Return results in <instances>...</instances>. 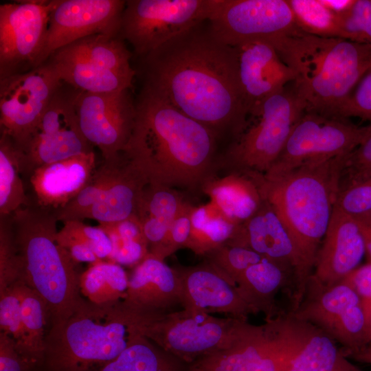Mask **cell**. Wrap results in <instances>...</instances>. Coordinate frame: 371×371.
I'll return each mask as SVG.
<instances>
[{
    "mask_svg": "<svg viewBox=\"0 0 371 371\" xmlns=\"http://www.w3.org/2000/svg\"><path fill=\"white\" fill-rule=\"evenodd\" d=\"M62 84L49 60L0 80V134L20 148Z\"/></svg>",
    "mask_w": 371,
    "mask_h": 371,
    "instance_id": "5bb4252c",
    "label": "cell"
},
{
    "mask_svg": "<svg viewBox=\"0 0 371 371\" xmlns=\"http://www.w3.org/2000/svg\"><path fill=\"white\" fill-rule=\"evenodd\" d=\"M21 272L10 216L0 217V291L20 280Z\"/></svg>",
    "mask_w": 371,
    "mask_h": 371,
    "instance_id": "60d3db41",
    "label": "cell"
},
{
    "mask_svg": "<svg viewBox=\"0 0 371 371\" xmlns=\"http://www.w3.org/2000/svg\"><path fill=\"white\" fill-rule=\"evenodd\" d=\"M204 257L234 284L248 267L265 259L250 249L228 244L217 247Z\"/></svg>",
    "mask_w": 371,
    "mask_h": 371,
    "instance_id": "f35d334b",
    "label": "cell"
},
{
    "mask_svg": "<svg viewBox=\"0 0 371 371\" xmlns=\"http://www.w3.org/2000/svg\"><path fill=\"white\" fill-rule=\"evenodd\" d=\"M126 1L52 0L37 67L58 49L94 34L120 36Z\"/></svg>",
    "mask_w": 371,
    "mask_h": 371,
    "instance_id": "e0dca14e",
    "label": "cell"
},
{
    "mask_svg": "<svg viewBox=\"0 0 371 371\" xmlns=\"http://www.w3.org/2000/svg\"><path fill=\"white\" fill-rule=\"evenodd\" d=\"M339 117H357L371 122V67L363 76L348 100Z\"/></svg>",
    "mask_w": 371,
    "mask_h": 371,
    "instance_id": "bcb514c9",
    "label": "cell"
},
{
    "mask_svg": "<svg viewBox=\"0 0 371 371\" xmlns=\"http://www.w3.org/2000/svg\"><path fill=\"white\" fill-rule=\"evenodd\" d=\"M335 207L354 218L371 213V175L341 180Z\"/></svg>",
    "mask_w": 371,
    "mask_h": 371,
    "instance_id": "ab89813d",
    "label": "cell"
},
{
    "mask_svg": "<svg viewBox=\"0 0 371 371\" xmlns=\"http://www.w3.org/2000/svg\"><path fill=\"white\" fill-rule=\"evenodd\" d=\"M236 284L254 314L263 313L265 320L287 313L278 304L277 296L280 293L287 295L291 308L297 292L293 267L266 258L248 267Z\"/></svg>",
    "mask_w": 371,
    "mask_h": 371,
    "instance_id": "484cf974",
    "label": "cell"
},
{
    "mask_svg": "<svg viewBox=\"0 0 371 371\" xmlns=\"http://www.w3.org/2000/svg\"><path fill=\"white\" fill-rule=\"evenodd\" d=\"M189 365L141 336L100 371H188Z\"/></svg>",
    "mask_w": 371,
    "mask_h": 371,
    "instance_id": "d6a6232c",
    "label": "cell"
},
{
    "mask_svg": "<svg viewBox=\"0 0 371 371\" xmlns=\"http://www.w3.org/2000/svg\"><path fill=\"white\" fill-rule=\"evenodd\" d=\"M271 43L293 71L292 88L305 112L340 117V112L371 67V45L301 30Z\"/></svg>",
    "mask_w": 371,
    "mask_h": 371,
    "instance_id": "277c9868",
    "label": "cell"
},
{
    "mask_svg": "<svg viewBox=\"0 0 371 371\" xmlns=\"http://www.w3.org/2000/svg\"><path fill=\"white\" fill-rule=\"evenodd\" d=\"M193 206L190 202L175 218L161 242L149 254L164 260L181 248H186L191 229V214Z\"/></svg>",
    "mask_w": 371,
    "mask_h": 371,
    "instance_id": "f6af8a7d",
    "label": "cell"
},
{
    "mask_svg": "<svg viewBox=\"0 0 371 371\" xmlns=\"http://www.w3.org/2000/svg\"><path fill=\"white\" fill-rule=\"evenodd\" d=\"M348 358L357 361L371 364V344H369L358 350L344 353Z\"/></svg>",
    "mask_w": 371,
    "mask_h": 371,
    "instance_id": "f5cc1de1",
    "label": "cell"
},
{
    "mask_svg": "<svg viewBox=\"0 0 371 371\" xmlns=\"http://www.w3.org/2000/svg\"><path fill=\"white\" fill-rule=\"evenodd\" d=\"M61 49L101 68L129 75L136 74L130 63L131 54L120 36L94 34Z\"/></svg>",
    "mask_w": 371,
    "mask_h": 371,
    "instance_id": "e575fe53",
    "label": "cell"
},
{
    "mask_svg": "<svg viewBox=\"0 0 371 371\" xmlns=\"http://www.w3.org/2000/svg\"><path fill=\"white\" fill-rule=\"evenodd\" d=\"M131 89L92 93L75 89L74 105L82 134L103 161L116 159L131 138L137 117Z\"/></svg>",
    "mask_w": 371,
    "mask_h": 371,
    "instance_id": "9a60e30c",
    "label": "cell"
},
{
    "mask_svg": "<svg viewBox=\"0 0 371 371\" xmlns=\"http://www.w3.org/2000/svg\"><path fill=\"white\" fill-rule=\"evenodd\" d=\"M286 313L322 330L343 353L369 344L362 299L343 280L326 286L312 274L299 305Z\"/></svg>",
    "mask_w": 371,
    "mask_h": 371,
    "instance_id": "ba28073f",
    "label": "cell"
},
{
    "mask_svg": "<svg viewBox=\"0 0 371 371\" xmlns=\"http://www.w3.org/2000/svg\"><path fill=\"white\" fill-rule=\"evenodd\" d=\"M0 328L1 332L10 336L16 341L20 351L25 355V338L16 282L0 291Z\"/></svg>",
    "mask_w": 371,
    "mask_h": 371,
    "instance_id": "7bdbcfd3",
    "label": "cell"
},
{
    "mask_svg": "<svg viewBox=\"0 0 371 371\" xmlns=\"http://www.w3.org/2000/svg\"><path fill=\"white\" fill-rule=\"evenodd\" d=\"M214 0H130L120 36L143 58L177 35L208 21Z\"/></svg>",
    "mask_w": 371,
    "mask_h": 371,
    "instance_id": "9c48e42d",
    "label": "cell"
},
{
    "mask_svg": "<svg viewBox=\"0 0 371 371\" xmlns=\"http://www.w3.org/2000/svg\"><path fill=\"white\" fill-rule=\"evenodd\" d=\"M342 280L348 284L362 300H371V260L357 267Z\"/></svg>",
    "mask_w": 371,
    "mask_h": 371,
    "instance_id": "681fc988",
    "label": "cell"
},
{
    "mask_svg": "<svg viewBox=\"0 0 371 371\" xmlns=\"http://www.w3.org/2000/svg\"><path fill=\"white\" fill-rule=\"evenodd\" d=\"M366 252L357 220L334 207L312 274L324 284L332 286L358 267Z\"/></svg>",
    "mask_w": 371,
    "mask_h": 371,
    "instance_id": "cb8c5ba5",
    "label": "cell"
},
{
    "mask_svg": "<svg viewBox=\"0 0 371 371\" xmlns=\"http://www.w3.org/2000/svg\"><path fill=\"white\" fill-rule=\"evenodd\" d=\"M75 89L63 82L23 145V180L37 168L93 151L80 129L74 105Z\"/></svg>",
    "mask_w": 371,
    "mask_h": 371,
    "instance_id": "8fae6325",
    "label": "cell"
},
{
    "mask_svg": "<svg viewBox=\"0 0 371 371\" xmlns=\"http://www.w3.org/2000/svg\"><path fill=\"white\" fill-rule=\"evenodd\" d=\"M21 150L0 134V217L31 205L21 174Z\"/></svg>",
    "mask_w": 371,
    "mask_h": 371,
    "instance_id": "4dcf8cb0",
    "label": "cell"
},
{
    "mask_svg": "<svg viewBox=\"0 0 371 371\" xmlns=\"http://www.w3.org/2000/svg\"><path fill=\"white\" fill-rule=\"evenodd\" d=\"M361 143L348 157L344 175L346 180L356 179L371 175V122Z\"/></svg>",
    "mask_w": 371,
    "mask_h": 371,
    "instance_id": "7dc6e473",
    "label": "cell"
},
{
    "mask_svg": "<svg viewBox=\"0 0 371 371\" xmlns=\"http://www.w3.org/2000/svg\"><path fill=\"white\" fill-rule=\"evenodd\" d=\"M233 47L236 54L239 84L248 114L262 101L294 81L293 71L269 41L255 39Z\"/></svg>",
    "mask_w": 371,
    "mask_h": 371,
    "instance_id": "ffe728a7",
    "label": "cell"
},
{
    "mask_svg": "<svg viewBox=\"0 0 371 371\" xmlns=\"http://www.w3.org/2000/svg\"><path fill=\"white\" fill-rule=\"evenodd\" d=\"M156 315L124 300L104 304L82 298L65 319L50 325L43 361L49 371H89L116 359Z\"/></svg>",
    "mask_w": 371,
    "mask_h": 371,
    "instance_id": "5b68a950",
    "label": "cell"
},
{
    "mask_svg": "<svg viewBox=\"0 0 371 371\" xmlns=\"http://www.w3.org/2000/svg\"><path fill=\"white\" fill-rule=\"evenodd\" d=\"M284 363L269 322L239 319L229 344L190 363L188 371H284Z\"/></svg>",
    "mask_w": 371,
    "mask_h": 371,
    "instance_id": "d6986e66",
    "label": "cell"
},
{
    "mask_svg": "<svg viewBox=\"0 0 371 371\" xmlns=\"http://www.w3.org/2000/svg\"><path fill=\"white\" fill-rule=\"evenodd\" d=\"M123 300L143 313L159 315L182 308L183 293L175 268L148 254L134 267Z\"/></svg>",
    "mask_w": 371,
    "mask_h": 371,
    "instance_id": "d4e9b609",
    "label": "cell"
},
{
    "mask_svg": "<svg viewBox=\"0 0 371 371\" xmlns=\"http://www.w3.org/2000/svg\"><path fill=\"white\" fill-rule=\"evenodd\" d=\"M21 280L45 301L50 325L69 316L82 298L76 264L56 240L54 212L31 205L10 216Z\"/></svg>",
    "mask_w": 371,
    "mask_h": 371,
    "instance_id": "8992f818",
    "label": "cell"
},
{
    "mask_svg": "<svg viewBox=\"0 0 371 371\" xmlns=\"http://www.w3.org/2000/svg\"><path fill=\"white\" fill-rule=\"evenodd\" d=\"M362 301L366 319L368 341L369 344H371V300Z\"/></svg>",
    "mask_w": 371,
    "mask_h": 371,
    "instance_id": "11a10c76",
    "label": "cell"
},
{
    "mask_svg": "<svg viewBox=\"0 0 371 371\" xmlns=\"http://www.w3.org/2000/svg\"><path fill=\"white\" fill-rule=\"evenodd\" d=\"M188 201L176 189L148 183L135 213L149 251L164 239L175 218Z\"/></svg>",
    "mask_w": 371,
    "mask_h": 371,
    "instance_id": "f546056e",
    "label": "cell"
},
{
    "mask_svg": "<svg viewBox=\"0 0 371 371\" xmlns=\"http://www.w3.org/2000/svg\"><path fill=\"white\" fill-rule=\"evenodd\" d=\"M48 60L63 82L87 93H113L131 89L135 76L101 68L63 49L56 51Z\"/></svg>",
    "mask_w": 371,
    "mask_h": 371,
    "instance_id": "f1b7e54d",
    "label": "cell"
},
{
    "mask_svg": "<svg viewBox=\"0 0 371 371\" xmlns=\"http://www.w3.org/2000/svg\"><path fill=\"white\" fill-rule=\"evenodd\" d=\"M191 223V233L186 248L202 256L226 244L237 227L210 202L193 206Z\"/></svg>",
    "mask_w": 371,
    "mask_h": 371,
    "instance_id": "1f68e13d",
    "label": "cell"
},
{
    "mask_svg": "<svg viewBox=\"0 0 371 371\" xmlns=\"http://www.w3.org/2000/svg\"><path fill=\"white\" fill-rule=\"evenodd\" d=\"M251 249L263 258L291 265L295 272L297 292L293 308L300 301V262L293 240L282 221L262 199L256 211L237 225L232 238L226 243Z\"/></svg>",
    "mask_w": 371,
    "mask_h": 371,
    "instance_id": "603a6c76",
    "label": "cell"
},
{
    "mask_svg": "<svg viewBox=\"0 0 371 371\" xmlns=\"http://www.w3.org/2000/svg\"><path fill=\"white\" fill-rule=\"evenodd\" d=\"M35 365L10 336L0 332V371H31Z\"/></svg>",
    "mask_w": 371,
    "mask_h": 371,
    "instance_id": "c3c4849f",
    "label": "cell"
},
{
    "mask_svg": "<svg viewBox=\"0 0 371 371\" xmlns=\"http://www.w3.org/2000/svg\"><path fill=\"white\" fill-rule=\"evenodd\" d=\"M176 270L183 289L182 308L207 313H223L247 320L253 310L241 296L236 284L211 262L204 260L196 265H177Z\"/></svg>",
    "mask_w": 371,
    "mask_h": 371,
    "instance_id": "44dd1931",
    "label": "cell"
},
{
    "mask_svg": "<svg viewBox=\"0 0 371 371\" xmlns=\"http://www.w3.org/2000/svg\"><path fill=\"white\" fill-rule=\"evenodd\" d=\"M299 28L304 32L328 38H341L339 14L321 0H287Z\"/></svg>",
    "mask_w": 371,
    "mask_h": 371,
    "instance_id": "74e56055",
    "label": "cell"
},
{
    "mask_svg": "<svg viewBox=\"0 0 371 371\" xmlns=\"http://www.w3.org/2000/svg\"><path fill=\"white\" fill-rule=\"evenodd\" d=\"M208 21L212 34L230 46L300 30L287 0H214Z\"/></svg>",
    "mask_w": 371,
    "mask_h": 371,
    "instance_id": "4fadbf2b",
    "label": "cell"
},
{
    "mask_svg": "<svg viewBox=\"0 0 371 371\" xmlns=\"http://www.w3.org/2000/svg\"><path fill=\"white\" fill-rule=\"evenodd\" d=\"M355 219L358 222L363 236L369 260H371V213Z\"/></svg>",
    "mask_w": 371,
    "mask_h": 371,
    "instance_id": "816d5d0a",
    "label": "cell"
},
{
    "mask_svg": "<svg viewBox=\"0 0 371 371\" xmlns=\"http://www.w3.org/2000/svg\"><path fill=\"white\" fill-rule=\"evenodd\" d=\"M207 180L201 192L227 219L238 225L259 207L262 198L254 181L238 173H221Z\"/></svg>",
    "mask_w": 371,
    "mask_h": 371,
    "instance_id": "83f0119b",
    "label": "cell"
},
{
    "mask_svg": "<svg viewBox=\"0 0 371 371\" xmlns=\"http://www.w3.org/2000/svg\"><path fill=\"white\" fill-rule=\"evenodd\" d=\"M265 321L284 357V371H363L314 324L288 313Z\"/></svg>",
    "mask_w": 371,
    "mask_h": 371,
    "instance_id": "ac0fdd59",
    "label": "cell"
},
{
    "mask_svg": "<svg viewBox=\"0 0 371 371\" xmlns=\"http://www.w3.org/2000/svg\"><path fill=\"white\" fill-rule=\"evenodd\" d=\"M330 10L336 14L346 11L353 3L354 0H321Z\"/></svg>",
    "mask_w": 371,
    "mask_h": 371,
    "instance_id": "db71d44e",
    "label": "cell"
},
{
    "mask_svg": "<svg viewBox=\"0 0 371 371\" xmlns=\"http://www.w3.org/2000/svg\"><path fill=\"white\" fill-rule=\"evenodd\" d=\"M96 168L94 151L37 168L24 180L31 205L52 211L64 207L84 188Z\"/></svg>",
    "mask_w": 371,
    "mask_h": 371,
    "instance_id": "7402d4cb",
    "label": "cell"
},
{
    "mask_svg": "<svg viewBox=\"0 0 371 371\" xmlns=\"http://www.w3.org/2000/svg\"><path fill=\"white\" fill-rule=\"evenodd\" d=\"M52 0L19 1L0 5V80L37 67Z\"/></svg>",
    "mask_w": 371,
    "mask_h": 371,
    "instance_id": "2e32d148",
    "label": "cell"
},
{
    "mask_svg": "<svg viewBox=\"0 0 371 371\" xmlns=\"http://www.w3.org/2000/svg\"><path fill=\"white\" fill-rule=\"evenodd\" d=\"M349 155L311 162L280 176L246 175L293 240L300 262L301 299L329 225Z\"/></svg>",
    "mask_w": 371,
    "mask_h": 371,
    "instance_id": "3957f363",
    "label": "cell"
},
{
    "mask_svg": "<svg viewBox=\"0 0 371 371\" xmlns=\"http://www.w3.org/2000/svg\"><path fill=\"white\" fill-rule=\"evenodd\" d=\"M135 103V125L124 153L149 183L201 192L217 174L216 135L145 86Z\"/></svg>",
    "mask_w": 371,
    "mask_h": 371,
    "instance_id": "7a4b0ae2",
    "label": "cell"
},
{
    "mask_svg": "<svg viewBox=\"0 0 371 371\" xmlns=\"http://www.w3.org/2000/svg\"><path fill=\"white\" fill-rule=\"evenodd\" d=\"M110 238L113 249L107 260L135 267L149 254L148 243L136 218L99 225Z\"/></svg>",
    "mask_w": 371,
    "mask_h": 371,
    "instance_id": "8d00e7d4",
    "label": "cell"
},
{
    "mask_svg": "<svg viewBox=\"0 0 371 371\" xmlns=\"http://www.w3.org/2000/svg\"><path fill=\"white\" fill-rule=\"evenodd\" d=\"M368 128L346 118L304 112L264 175L280 176L311 162L349 155L361 143Z\"/></svg>",
    "mask_w": 371,
    "mask_h": 371,
    "instance_id": "7c38bea8",
    "label": "cell"
},
{
    "mask_svg": "<svg viewBox=\"0 0 371 371\" xmlns=\"http://www.w3.org/2000/svg\"><path fill=\"white\" fill-rule=\"evenodd\" d=\"M304 112L292 87L262 101L249 113L242 130L221 152L217 173L265 174Z\"/></svg>",
    "mask_w": 371,
    "mask_h": 371,
    "instance_id": "52a82bcc",
    "label": "cell"
},
{
    "mask_svg": "<svg viewBox=\"0 0 371 371\" xmlns=\"http://www.w3.org/2000/svg\"><path fill=\"white\" fill-rule=\"evenodd\" d=\"M58 234L78 240L90 247L102 260H107L112 252L111 240L100 226L87 225L83 221H69L63 223Z\"/></svg>",
    "mask_w": 371,
    "mask_h": 371,
    "instance_id": "ee69618b",
    "label": "cell"
},
{
    "mask_svg": "<svg viewBox=\"0 0 371 371\" xmlns=\"http://www.w3.org/2000/svg\"><path fill=\"white\" fill-rule=\"evenodd\" d=\"M239 319L181 308L153 318L145 326L143 335L190 364L225 348L232 339Z\"/></svg>",
    "mask_w": 371,
    "mask_h": 371,
    "instance_id": "30bf717a",
    "label": "cell"
},
{
    "mask_svg": "<svg viewBox=\"0 0 371 371\" xmlns=\"http://www.w3.org/2000/svg\"><path fill=\"white\" fill-rule=\"evenodd\" d=\"M16 286L25 338V355L36 364L43 359L47 335L45 327L49 318L47 308L42 297L23 281H17Z\"/></svg>",
    "mask_w": 371,
    "mask_h": 371,
    "instance_id": "d590c367",
    "label": "cell"
},
{
    "mask_svg": "<svg viewBox=\"0 0 371 371\" xmlns=\"http://www.w3.org/2000/svg\"><path fill=\"white\" fill-rule=\"evenodd\" d=\"M148 183L145 174L122 152L113 161L109 179L87 218L106 224L135 216L142 194Z\"/></svg>",
    "mask_w": 371,
    "mask_h": 371,
    "instance_id": "4316f807",
    "label": "cell"
},
{
    "mask_svg": "<svg viewBox=\"0 0 371 371\" xmlns=\"http://www.w3.org/2000/svg\"><path fill=\"white\" fill-rule=\"evenodd\" d=\"M338 14L341 38L371 45V0H354Z\"/></svg>",
    "mask_w": 371,
    "mask_h": 371,
    "instance_id": "b9f144b4",
    "label": "cell"
},
{
    "mask_svg": "<svg viewBox=\"0 0 371 371\" xmlns=\"http://www.w3.org/2000/svg\"><path fill=\"white\" fill-rule=\"evenodd\" d=\"M129 278L122 265L109 260H100L89 267L79 278L81 295L98 304L123 300L128 287Z\"/></svg>",
    "mask_w": 371,
    "mask_h": 371,
    "instance_id": "836d02e7",
    "label": "cell"
},
{
    "mask_svg": "<svg viewBox=\"0 0 371 371\" xmlns=\"http://www.w3.org/2000/svg\"><path fill=\"white\" fill-rule=\"evenodd\" d=\"M203 23L142 58L144 86L213 131L234 138L248 115L235 49Z\"/></svg>",
    "mask_w": 371,
    "mask_h": 371,
    "instance_id": "6da1fadb",
    "label": "cell"
},
{
    "mask_svg": "<svg viewBox=\"0 0 371 371\" xmlns=\"http://www.w3.org/2000/svg\"><path fill=\"white\" fill-rule=\"evenodd\" d=\"M56 240L61 247L65 249L76 265L81 262H87L91 265L102 260L96 256L90 247L78 240L60 236L58 233Z\"/></svg>",
    "mask_w": 371,
    "mask_h": 371,
    "instance_id": "f907efd6",
    "label": "cell"
}]
</instances>
